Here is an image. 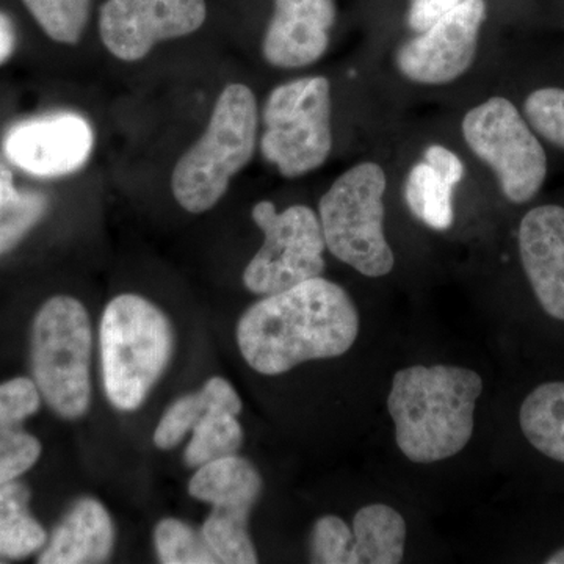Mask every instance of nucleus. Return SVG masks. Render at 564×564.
I'll list each match as a JSON object with an SVG mask.
<instances>
[{"label":"nucleus","instance_id":"nucleus-25","mask_svg":"<svg viewBox=\"0 0 564 564\" xmlns=\"http://www.w3.org/2000/svg\"><path fill=\"white\" fill-rule=\"evenodd\" d=\"M154 543L159 560L165 564L218 563L203 533L196 532L180 519L170 518L159 522Z\"/></svg>","mask_w":564,"mask_h":564},{"label":"nucleus","instance_id":"nucleus-34","mask_svg":"<svg viewBox=\"0 0 564 564\" xmlns=\"http://www.w3.org/2000/svg\"><path fill=\"white\" fill-rule=\"evenodd\" d=\"M17 188H14L13 174L6 165L0 163V204L9 203L18 196Z\"/></svg>","mask_w":564,"mask_h":564},{"label":"nucleus","instance_id":"nucleus-17","mask_svg":"<svg viewBox=\"0 0 564 564\" xmlns=\"http://www.w3.org/2000/svg\"><path fill=\"white\" fill-rule=\"evenodd\" d=\"M262 489L263 480L254 464L237 455L203 464L188 484L191 496L212 507L247 505L254 508Z\"/></svg>","mask_w":564,"mask_h":564},{"label":"nucleus","instance_id":"nucleus-5","mask_svg":"<svg viewBox=\"0 0 564 564\" xmlns=\"http://www.w3.org/2000/svg\"><path fill=\"white\" fill-rule=\"evenodd\" d=\"M386 187L383 166L362 162L340 174L318 203L326 248L367 278L386 276L395 265L384 234Z\"/></svg>","mask_w":564,"mask_h":564},{"label":"nucleus","instance_id":"nucleus-24","mask_svg":"<svg viewBox=\"0 0 564 564\" xmlns=\"http://www.w3.org/2000/svg\"><path fill=\"white\" fill-rule=\"evenodd\" d=\"M47 36L57 43L77 44L88 18L91 0H22Z\"/></svg>","mask_w":564,"mask_h":564},{"label":"nucleus","instance_id":"nucleus-20","mask_svg":"<svg viewBox=\"0 0 564 564\" xmlns=\"http://www.w3.org/2000/svg\"><path fill=\"white\" fill-rule=\"evenodd\" d=\"M29 500L24 485H0V556L24 558L46 544V532L29 513Z\"/></svg>","mask_w":564,"mask_h":564},{"label":"nucleus","instance_id":"nucleus-22","mask_svg":"<svg viewBox=\"0 0 564 564\" xmlns=\"http://www.w3.org/2000/svg\"><path fill=\"white\" fill-rule=\"evenodd\" d=\"M454 188V184L423 161L408 174L404 202L423 225L434 231H447L455 220Z\"/></svg>","mask_w":564,"mask_h":564},{"label":"nucleus","instance_id":"nucleus-8","mask_svg":"<svg viewBox=\"0 0 564 564\" xmlns=\"http://www.w3.org/2000/svg\"><path fill=\"white\" fill-rule=\"evenodd\" d=\"M464 140L492 170L505 198L532 202L547 177V154L538 133L510 99L494 96L464 115Z\"/></svg>","mask_w":564,"mask_h":564},{"label":"nucleus","instance_id":"nucleus-12","mask_svg":"<svg viewBox=\"0 0 564 564\" xmlns=\"http://www.w3.org/2000/svg\"><path fill=\"white\" fill-rule=\"evenodd\" d=\"M95 135L79 115L58 113L20 122L3 141L7 158L24 172L58 177L77 172L90 159Z\"/></svg>","mask_w":564,"mask_h":564},{"label":"nucleus","instance_id":"nucleus-2","mask_svg":"<svg viewBox=\"0 0 564 564\" xmlns=\"http://www.w3.org/2000/svg\"><path fill=\"white\" fill-rule=\"evenodd\" d=\"M481 392L484 380L467 367L413 366L399 370L392 378L388 411L400 452L419 464L458 455L473 440Z\"/></svg>","mask_w":564,"mask_h":564},{"label":"nucleus","instance_id":"nucleus-29","mask_svg":"<svg viewBox=\"0 0 564 564\" xmlns=\"http://www.w3.org/2000/svg\"><path fill=\"white\" fill-rule=\"evenodd\" d=\"M41 392L35 381L14 378L0 384V432L17 430L40 410Z\"/></svg>","mask_w":564,"mask_h":564},{"label":"nucleus","instance_id":"nucleus-10","mask_svg":"<svg viewBox=\"0 0 564 564\" xmlns=\"http://www.w3.org/2000/svg\"><path fill=\"white\" fill-rule=\"evenodd\" d=\"M485 20V0H466L406 41L397 51V69L419 85L436 87L458 80L473 68Z\"/></svg>","mask_w":564,"mask_h":564},{"label":"nucleus","instance_id":"nucleus-1","mask_svg":"<svg viewBox=\"0 0 564 564\" xmlns=\"http://www.w3.org/2000/svg\"><path fill=\"white\" fill-rule=\"evenodd\" d=\"M359 328L348 292L318 276L248 307L237 325V344L252 370L273 377L300 364L339 358L355 345Z\"/></svg>","mask_w":564,"mask_h":564},{"label":"nucleus","instance_id":"nucleus-26","mask_svg":"<svg viewBox=\"0 0 564 564\" xmlns=\"http://www.w3.org/2000/svg\"><path fill=\"white\" fill-rule=\"evenodd\" d=\"M46 209V196L36 192H20L17 198L0 204V254L17 247Z\"/></svg>","mask_w":564,"mask_h":564},{"label":"nucleus","instance_id":"nucleus-15","mask_svg":"<svg viewBox=\"0 0 564 564\" xmlns=\"http://www.w3.org/2000/svg\"><path fill=\"white\" fill-rule=\"evenodd\" d=\"M115 529L109 511L91 497L77 500L52 533L41 564L104 563L113 551Z\"/></svg>","mask_w":564,"mask_h":564},{"label":"nucleus","instance_id":"nucleus-16","mask_svg":"<svg viewBox=\"0 0 564 564\" xmlns=\"http://www.w3.org/2000/svg\"><path fill=\"white\" fill-rule=\"evenodd\" d=\"M352 544L348 564L402 563L406 543L403 516L384 503H370L352 518Z\"/></svg>","mask_w":564,"mask_h":564},{"label":"nucleus","instance_id":"nucleus-28","mask_svg":"<svg viewBox=\"0 0 564 564\" xmlns=\"http://www.w3.org/2000/svg\"><path fill=\"white\" fill-rule=\"evenodd\" d=\"M352 530L339 516L318 518L311 533V562L318 564H348Z\"/></svg>","mask_w":564,"mask_h":564},{"label":"nucleus","instance_id":"nucleus-18","mask_svg":"<svg viewBox=\"0 0 564 564\" xmlns=\"http://www.w3.org/2000/svg\"><path fill=\"white\" fill-rule=\"evenodd\" d=\"M214 408H225L236 414L242 411L239 393L225 378H210L202 391L177 399L162 415L154 432V444L163 451L176 447Z\"/></svg>","mask_w":564,"mask_h":564},{"label":"nucleus","instance_id":"nucleus-31","mask_svg":"<svg viewBox=\"0 0 564 564\" xmlns=\"http://www.w3.org/2000/svg\"><path fill=\"white\" fill-rule=\"evenodd\" d=\"M466 0H411L408 24L415 32H423L448 11L462 6Z\"/></svg>","mask_w":564,"mask_h":564},{"label":"nucleus","instance_id":"nucleus-32","mask_svg":"<svg viewBox=\"0 0 564 564\" xmlns=\"http://www.w3.org/2000/svg\"><path fill=\"white\" fill-rule=\"evenodd\" d=\"M423 161L432 165L441 176L454 185L459 184L466 174V166L462 159L443 144H430L423 154Z\"/></svg>","mask_w":564,"mask_h":564},{"label":"nucleus","instance_id":"nucleus-30","mask_svg":"<svg viewBox=\"0 0 564 564\" xmlns=\"http://www.w3.org/2000/svg\"><path fill=\"white\" fill-rule=\"evenodd\" d=\"M41 444L20 430L0 432V485L17 480L39 462Z\"/></svg>","mask_w":564,"mask_h":564},{"label":"nucleus","instance_id":"nucleus-11","mask_svg":"<svg viewBox=\"0 0 564 564\" xmlns=\"http://www.w3.org/2000/svg\"><path fill=\"white\" fill-rule=\"evenodd\" d=\"M206 18V0H107L99 33L113 57L139 62L161 41L199 31Z\"/></svg>","mask_w":564,"mask_h":564},{"label":"nucleus","instance_id":"nucleus-13","mask_svg":"<svg viewBox=\"0 0 564 564\" xmlns=\"http://www.w3.org/2000/svg\"><path fill=\"white\" fill-rule=\"evenodd\" d=\"M336 0H274L262 55L274 68L295 69L321 61L336 22Z\"/></svg>","mask_w":564,"mask_h":564},{"label":"nucleus","instance_id":"nucleus-21","mask_svg":"<svg viewBox=\"0 0 564 564\" xmlns=\"http://www.w3.org/2000/svg\"><path fill=\"white\" fill-rule=\"evenodd\" d=\"M207 516L203 536L218 563H258V552L250 536V514L247 505H218Z\"/></svg>","mask_w":564,"mask_h":564},{"label":"nucleus","instance_id":"nucleus-7","mask_svg":"<svg viewBox=\"0 0 564 564\" xmlns=\"http://www.w3.org/2000/svg\"><path fill=\"white\" fill-rule=\"evenodd\" d=\"M261 152L282 177L321 169L333 150L332 85L323 76L278 85L262 110Z\"/></svg>","mask_w":564,"mask_h":564},{"label":"nucleus","instance_id":"nucleus-23","mask_svg":"<svg viewBox=\"0 0 564 564\" xmlns=\"http://www.w3.org/2000/svg\"><path fill=\"white\" fill-rule=\"evenodd\" d=\"M239 414L225 408H214L203 415L192 430V440L184 452L185 464L198 469L203 464L236 455L243 443Z\"/></svg>","mask_w":564,"mask_h":564},{"label":"nucleus","instance_id":"nucleus-9","mask_svg":"<svg viewBox=\"0 0 564 564\" xmlns=\"http://www.w3.org/2000/svg\"><path fill=\"white\" fill-rule=\"evenodd\" d=\"M251 217L263 243L243 272L248 291L272 295L322 276L326 243L321 218L311 207L296 204L278 212L272 202H259Z\"/></svg>","mask_w":564,"mask_h":564},{"label":"nucleus","instance_id":"nucleus-35","mask_svg":"<svg viewBox=\"0 0 564 564\" xmlns=\"http://www.w3.org/2000/svg\"><path fill=\"white\" fill-rule=\"evenodd\" d=\"M545 563L547 564H564V547L560 549V551H556L555 554H552L549 556L547 560H545Z\"/></svg>","mask_w":564,"mask_h":564},{"label":"nucleus","instance_id":"nucleus-4","mask_svg":"<svg viewBox=\"0 0 564 564\" xmlns=\"http://www.w3.org/2000/svg\"><path fill=\"white\" fill-rule=\"evenodd\" d=\"M259 107L247 85L231 84L218 96L202 139L173 170L176 202L192 214L212 209L229 182L251 162L258 144Z\"/></svg>","mask_w":564,"mask_h":564},{"label":"nucleus","instance_id":"nucleus-33","mask_svg":"<svg viewBox=\"0 0 564 564\" xmlns=\"http://www.w3.org/2000/svg\"><path fill=\"white\" fill-rule=\"evenodd\" d=\"M14 41L17 39H14V29L10 18L0 13V65L9 61L10 55L13 54Z\"/></svg>","mask_w":564,"mask_h":564},{"label":"nucleus","instance_id":"nucleus-3","mask_svg":"<svg viewBox=\"0 0 564 564\" xmlns=\"http://www.w3.org/2000/svg\"><path fill=\"white\" fill-rule=\"evenodd\" d=\"M172 322L150 300L124 293L107 304L101 362L107 399L121 411L139 410L172 361Z\"/></svg>","mask_w":564,"mask_h":564},{"label":"nucleus","instance_id":"nucleus-14","mask_svg":"<svg viewBox=\"0 0 564 564\" xmlns=\"http://www.w3.org/2000/svg\"><path fill=\"white\" fill-rule=\"evenodd\" d=\"M519 254L544 313L564 322V207L544 204L519 225Z\"/></svg>","mask_w":564,"mask_h":564},{"label":"nucleus","instance_id":"nucleus-19","mask_svg":"<svg viewBox=\"0 0 564 564\" xmlns=\"http://www.w3.org/2000/svg\"><path fill=\"white\" fill-rule=\"evenodd\" d=\"M519 425L538 452L564 463V381L533 389L519 411Z\"/></svg>","mask_w":564,"mask_h":564},{"label":"nucleus","instance_id":"nucleus-27","mask_svg":"<svg viewBox=\"0 0 564 564\" xmlns=\"http://www.w3.org/2000/svg\"><path fill=\"white\" fill-rule=\"evenodd\" d=\"M524 117L538 135L564 151V88H538L527 96Z\"/></svg>","mask_w":564,"mask_h":564},{"label":"nucleus","instance_id":"nucleus-6","mask_svg":"<svg viewBox=\"0 0 564 564\" xmlns=\"http://www.w3.org/2000/svg\"><path fill=\"white\" fill-rule=\"evenodd\" d=\"M90 315L73 296L41 306L32 329V372L41 395L62 417L80 419L91 402Z\"/></svg>","mask_w":564,"mask_h":564}]
</instances>
